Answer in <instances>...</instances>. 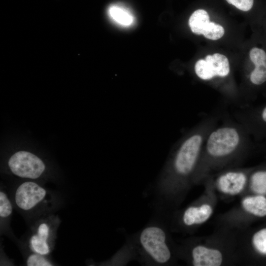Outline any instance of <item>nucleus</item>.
<instances>
[{"label":"nucleus","instance_id":"6ab92c4d","mask_svg":"<svg viewBox=\"0 0 266 266\" xmlns=\"http://www.w3.org/2000/svg\"><path fill=\"white\" fill-rule=\"evenodd\" d=\"M229 4L242 11H249L253 7L254 0H225Z\"/></svg>","mask_w":266,"mask_h":266},{"label":"nucleus","instance_id":"f8f14e48","mask_svg":"<svg viewBox=\"0 0 266 266\" xmlns=\"http://www.w3.org/2000/svg\"><path fill=\"white\" fill-rule=\"evenodd\" d=\"M210 22L208 12L204 9H199L190 17L189 25L193 33L200 35L202 34Z\"/></svg>","mask_w":266,"mask_h":266},{"label":"nucleus","instance_id":"f03ea898","mask_svg":"<svg viewBox=\"0 0 266 266\" xmlns=\"http://www.w3.org/2000/svg\"><path fill=\"white\" fill-rule=\"evenodd\" d=\"M135 247L148 264L161 266L167 264L171 257L167 235L161 225L152 222L137 233Z\"/></svg>","mask_w":266,"mask_h":266},{"label":"nucleus","instance_id":"aec40b11","mask_svg":"<svg viewBox=\"0 0 266 266\" xmlns=\"http://www.w3.org/2000/svg\"><path fill=\"white\" fill-rule=\"evenodd\" d=\"M261 116L264 122L266 123V106L263 109Z\"/></svg>","mask_w":266,"mask_h":266},{"label":"nucleus","instance_id":"f257e3e1","mask_svg":"<svg viewBox=\"0 0 266 266\" xmlns=\"http://www.w3.org/2000/svg\"><path fill=\"white\" fill-rule=\"evenodd\" d=\"M218 123L217 117H206L180 139L158 179L155 189L157 195L174 179H185L192 174L208 134Z\"/></svg>","mask_w":266,"mask_h":266},{"label":"nucleus","instance_id":"4468645a","mask_svg":"<svg viewBox=\"0 0 266 266\" xmlns=\"http://www.w3.org/2000/svg\"><path fill=\"white\" fill-rule=\"evenodd\" d=\"M250 187L255 193L263 195L266 194V171H258L250 178Z\"/></svg>","mask_w":266,"mask_h":266},{"label":"nucleus","instance_id":"9d476101","mask_svg":"<svg viewBox=\"0 0 266 266\" xmlns=\"http://www.w3.org/2000/svg\"><path fill=\"white\" fill-rule=\"evenodd\" d=\"M49 235V227L45 223L40 224L38 228L37 233L33 235L30 240L31 245L33 251L42 255L49 253V247L47 239Z\"/></svg>","mask_w":266,"mask_h":266},{"label":"nucleus","instance_id":"2eb2a0df","mask_svg":"<svg viewBox=\"0 0 266 266\" xmlns=\"http://www.w3.org/2000/svg\"><path fill=\"white\" fill-rule=\"evenodd\" d=\"M224 33L225 30L221 25L210 22L202 34L207 39L216 40L221 38Z\"/></svg>","mask_w":266,"mask_h":266},{"label":"nucleus","instance_id":"20e7f679","mask_svg":"<svg viewBox=\"0 0 266 266\" xmlns=\"http://www.w3.org/2000/svg\"><path fill=\"white\" fill-rule=\"evenodd\" d=\"M196 75L201 80L211 81L215 78H224L230 72L229 60L220 53L208 55L205 59L198 60L195 65Z\"/></svg>","mask_w":266,"mask_h":266},{"label":"nucleus","instance_id":"dca6fc26","mask_svg":"<svg viewBox=\"0 0 266 266\" xmlns=\"http://www.w3.org/2000/svg\"><path fill=\"white\" fill-rule=\"evenodd\" d=\"M252 242L259 252L266 254V228L255 233L253 235Z\"/></svg>","mask_w":266,"mask_h":266},{"label":"nucleus","instance_id":"0eeeda50","mask_svg":"<svg viewBox=\"0 0 266 266\" xmlns=\"http://www.w3.org/2000/svg\"><path fill=\"white\" fill-rule=\"evenodd\" d=\"M249 57L255 66L250 80L254 85H261L266 82V53L262 49L254 47L249 52Z\"/></svg>","mask_w":266,"mask_h":266},{"label":"nucleus","instance_id":"7ed1b4c3","mask_svg":"<svg viewBox=\"0 0 266 266\" xmlns=\"http://www.w3.org/2000/svg\"><path fill=\"white\" fill-rule=\"evenodd\" d=\"M8 166L15 175L30 179L39 177L45 168L44 164L39 158L24 151L14 154L8 161Z\"/></svg>","mask_w":266,"mask_h":266},{"label":"nucleus","instance_id":"f3484780","mask_svg":"<svg viewBox=\"0 0 266 266\" xmlns=\"http://www.w3.org/2000/svg\"><path fill=\"white\" fill-rule=\"evenodd\" d=\"M12 212V204L6 195L0 192V216L2 218L9 216Z\"/></svg>","mask_w":266,"mask_h":266},{"label":"nucleus","instance_id":"a211bd4d","mask_svg":"<svg viewBox=\"0 0 266 266\" xmlns=\"http://www.w3.org/2000/svg\"><path fill=\"white\" fill-rule=\"evenodd\" d=\"M39 254L31 255L27 261L28 266H50L52 265Z\"/></svg>","mask_w":266,"mask_h":266},{"label":"nucleus","instance_id":"ddd939ff","mask_svg":"<svg viewBox=\"0 0 266 266\" xmlns=\"http://www.w3.org/2000/svg\"><path fill=\"white\" fill-rule=\"evenodd\" d=\"M108 12L112 19L120 25L130 26L133 22V15L126 10L118 6L110 7Z\"/></svg>","mask_w":266,"mask_h":266},{"label":"nucleus","instance_id":"1a4fd4ad","mask_svg":"<svg viewBox=\"0 0 266 266\" xmlns=\"http://www.w3.org/2000/svg\"><path fill=\"white\" fill-rule=\"evenodd\" d=\"M212 213L211 207L207 204L200 206H191L184 211L182 220L184 225L191 226L195 224H200L206 221Z\"/></svg>","mask_w":266,"mask_h":266},{"label":"nucleus","instance_id":"423d86ee","mask_svg":"<svg viewBox=\"0 0 266 266\" xmlns=\"http://www.w3.org/2000/svg\"><path fill=\"white\" fill-rule=\"evenodd\" d=\"M245 173L240 171H229L220 175L216 180L218 188L232 195L239 193L246 182Z\"/></svg>","mask_w":266,"mask_h":266},{"label":"nucleus","instance_id":"6e6552de","mask_svg":"<svg viewBox=\"0 0 266 266\" xmlns=\"http://www.w3.org/2000/svg\"><path fill=\"white\" fill-rule=\"evenodd\" d=\"M192 255L195 266H219L222 262V255L219 251L203 246L194 247Z\"/></svg>","mask_w":266,"mask_h":266},{"label":"nucleus","instance_id":"9b49d317","mask_svg":"<svg viewBox=\"0 0 266 266\" xmlns=\"http://www.w3.org/2000/svg\"><path fill=\"white\" fill-rule=\"evenodd\" d=\"M242 204L245 210L256 216L266 215V198L264 196L247 197L242 200Z\"/></svg>","mask_w":266,"mask_h":266},{"label":"nucleus","instance_id":"39448f33","mask_svg":"<svg viewBox=\"0 0 266 266\" xmlns=\"http://www.w3.org/2000/svg\"><path fill=\"white\" fill-rule=\"evenodd\" d=\"M46 194V190L37 184L31 181L26 182L17 189L15 200L19 208L28 210L41 202Z\"/></svg>","mask_w":266,"mask_h":266}]
</instances>
